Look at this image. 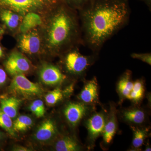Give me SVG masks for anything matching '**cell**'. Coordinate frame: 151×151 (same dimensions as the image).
Segmentation results:
<instances>
[{
    "instance_id": "1",
    "label": "cell",
    "mask_w": 151,
    "mask_h": 151,
    "mask_svg": "<svg viewBox=\"0 0 151 151\" xmlns=\"http://www.w3.org/2000/svg\"><path fill=\"white\" fill-rule=\"evenodd\" d=\"M79 12L83 44L98 54L105 42L128 24L131 11L129 0H94Z\"/></svg>"
},
{
    "instance_id": "2",
    "label": "cell",
    "mask_w": 151,
    "mask_h": 151,
    "mask_svg": "<svg viewBox=\"0 0 151 151\" xmlns=\"http://www.w3.org/2000/svg\"><path fill=\"white\" fill-rule=\"evenodd\" d=\"M45 34V43L50 53L62 54L66 50L83 44L81 25L76 10L63 0L51 9Z\"/></svg>"
},
{
    "instance_id": "3",
    "label": "cell",
    "mask_w": 151,
    "mask_h": 151,
    "mask_svg": "<svg viewBox=\"0 0 151 151\" xmlns=\"http://www.w3.org/2000/svg\"><path fill=\"white\" fill-rule=\"evenodd\" d=\"M63 63L66 72L77 76H83L87 70L94 64L98 54L84 55L80 53L76 47L63 53Z\"/></svg>"
},
{
    "instance_id": "4",
    "label": "cell",
    "mask_w": 151,
    "mask_h": 151,
    "mask_svg": "<svg viewBox=\"0 0 151 151\" xmlns=\"http://www.w3.org/2000/svg\"><path fill=\"white\" fill-rule=\"evenodd\" d=\"M60 0H0V9L9 10L20 16L51 8Z\"/></svg>"
},
{
    "instance_id": "5",
    "label": "cell",
    "mask_w": 151,
    "mask_h": 151,
    "mask_svg": "<svg viewBox=\"0 0 151 151\" xmlns=\"http://www.w3.org/2000/svg\"><path fill=\"white\" fill-rule=\"evenodd\" d=\"M9 89L11 93L27 99L40 96L44 92L39 84L29 81L24 74L14 76Z\"/></svg>"
},
{
    "instance_id": "6",
    "label": "cell",
    "mask_w": 151,
    "mask_h": 151,
    "mask_svg": "<svg viewBox=\"0 0 151 151\" xmlns=\"http://www.w3.org/2000/svg\"><path fill=\"white\" fill-rule=\"evenodd\" d=\"M107 116L104 112L92 114L86 120L85 126L88 132L89 147L92 148L97 138L102 136Z\"/></svg>"
},
{
    "instance_id": "7",
    "label": "cell",
    "mask_w": 151,
    "mask_h": 151,
    "mask_svg": "<svg viewBox=\"0 0 151 151\" xmlns=\"http://www.w3.org/2000/svg\"><path fill=\"white\" fill-rule=\"evenodd\" d=\"M4 66L6 70L14 76L27 73L31 69V64L29 60L18 52L10 54L6 60Z\"/></svg>"
},
{
    "instance_id": "8",
    "label": "cell",
    "mask_w": 151,
    "mask_h": 151,
    "mask_svg": "<svg viewBox=\"0 0 151 151\" xmlns=\"http://www.w3.org/2000/svg\"><path fill=\"white\" fill-rule=\"evenodd\" d=\"M41 42L39 33L34 29L24 33L21 36L19 40V47L27 54H35L40 50Z\"/></svg>"
},
{
    "instance_id": "9",
    "label": "cell",
    "mask_w": 151,
    "mask_h": 151,
    "mask_svg": "<svg viewBox=\"0 0 151 151\" xmlns=\"http://www.w3.org/2000/svg\"><path fill=\"white\" fill-rule=\"evenodd\" d=\"M41 81L45 85L53 86L60 85L66 80L67 76L55 65L47 64L42 66L39 72Z\"/></svg>"
},
{
    "instance_id": "10",
    "label": "cell",
    "mask_w": 151,
    "mask_h": 151,
    "mask_svg": "<svg viewBox=\"0 0 151 151\" xmlns=\"http://www.w3.org/2000/svg\"><path fill=\"white\" fill-rule=\"evenodd\" d=\"M89 110L88 105L84 103H70L65 106L63 113L68 122L76 127L87 115Z\"/></svg>"
},
{
    "instance_id": "11",
    "label": "cell",
    "mask_w": 151,
    "mask_h": 151,
    "mask_svg": "<svg viewBox=\"0 0 151 151\" xmlns=\"http://www.w3.org/2000/svg\"><path fill=\"white\" fill-rule=\"evenodd\" d=\"M57 133V127L54 121L47 119L42 122L38 127L34 137L38 142H45L54 139Z\"/></svg>"
},
{
    "instance_id": "12",
    "label": "cell",
    "mask_w": 151,
    "mask_h": 151,
    "mask_svg": "<svg viewBox=\"0 0 151 151\" xmlns=\"http://www.w3.org/2000/svg\"><path fill=\"white\" fill-rule=\"evenodd\" d=\"M98 87L95 77L86 81L78 96L81 103L86 105H92L98 100Z\"/></svg>"
},
{
    "instance_id": "13",
    "label": "cell",
    "mask_w": 151,
    "mask_h": 151,
    "mask_svg": "<svg viewBox=\"0 0 151 151\" xmlns=\"http://www.w3.org/2000/svg\"><path fill=\"white\" fill-rule=\"evenodd\" d=\"M118 127L116 108L111 106L110 113L106 118L104 131L102 136L103 142L105 145H109L113 140Z\"/></svg>"
},
{
    "instance_id": "14",
    "label": "cell",
    "mask_w": 151,
    "mask_h": 151,
    "mask_svg": "<svg viewBox=\"0 0 151 151\" xmlns=\"http://www.w3.org/2000/svg\"><path fill=\"white\" fill-rule=\"evenodd\" d=\"M122 118L125 122L133 125L139 126L145 123L147 120L146 112L143 109L132 108L122 111Z\"/></svg>"
},
{
    "instance_id": "15",
    "label": "cell",
    "mask_w": 151,
    "mask_h": 151,
    "mask_svg": "<svg viewBox=\"0 0 151 151\" xmlns=\"http://www.w3.org/2000/svg\"><path fill=\"white\" fill-rule=\"evenodd\" d=\"M134 84L132 71L126 70L121 76L117 84V90L122 98L127 99L133 89Z\"/></svg>"
},
{
    "instance_id": "16",
    "label": "cell",
    "mask_w": 151,
    "mask_h": 151,
    "mask_svg": "<svg viewBox=\"0 0 151 151\" xmlns=\"http://www.w3.org/2000/svg\"><path fill=\"white\" fill-rule=\"evenodd\" d=\"M21 103L22 100L16 97L3 98L0 101L1 110L12 119H14Z\"/></svg>"
},
{
    "instance_id": "17",
    "label": "cell",
    "mask_w": 151,
    "mask_h": 151,
    "mask_svg": "<svg viewBox=\"0 0 151 151\" xmlns=\"http://www.w3.org/2000/svg\"><path fill=\"white\" fill-rule=\"evenodd\" d=\"M55 149L57 151H76L81 150V146L74 138L64 136L57 141Z\"/></svg>"
},
{
    "instance_id": "18",
    "label": "cell",
    "mask_w": 151,
    "mask_h": 151,
    "mask_svg": "<svg viewBox=\"0 0 151 151\" xmlns=\"http://www.w3.org/2000/svg\"><path fill=\"white\" fill-rule=\"evenodd\" d=\"M42 23L40 17L35 12H29L24 17L20 26L21 32L24 33L40 25Z\"/></svg>"
},
{
    "instance_id": "19",
    "label": "cell",
    "mask_w": 151,
    "mask_h": 151,
    "mask_svg": "<svg viewBox=\"0 0 151 151\" xmlns=\"http://www.w3.org/2000/svg\"><path fill=\"white\" fill-rule=\"evenodd\" d=\"M20 16L12 11L6 9H0V20L9 29L16 28L19 24Z\"/></svg>"
},
{
    "instance_id": "20",
    "label": "cell",
    "mask_w": 151,
    "mask_h": 151,
    "mask_svg": "<svg viewBox=\"0 0 151 151\" xmlns=\"http://www.w3.org/2000/svg\"><path fill=\"white\" fill-rule=\"evenodd\" d=\"M72 87H70L63 91L59 88H57L48 92L45 96V102L47 105L53 106L63 99L65 94L72 92Z\"/></svg>"
},
{
    "instance_id": "21",
    "label": "cell",
    "mask_w": 151,
    "mask_h": 151,
    "mask_svg": "<svg viewBox=\"0 0 151 151\" xmlns=\"http://www.w3.org/2000/svg\"><path fill=\"white\" fill-rule=\"evenodd\" d=\"M145 91L143 79H138L134 82L133 89L127 99L131 100L134 103H139L144 97Z\"/></svg>"
},
{
    "instance_id": "22",
    "label": "cell",
    "mask_w": 151,
    "mask_h": 151,
    "mask_svg": "<svg viewBox=\"0 0 151 151\" xmlns=\"http://www.w3.org/2000/svg\"><path fill=\"white\" fill-rule=\"evenodd\" d=\"M133 131L132 147L135 150H139L142 147L147 136V128L132 127Z\"/></svg>"
},
{
    "instance_id": "23",
    "label": "cell",
    "mask_w": 151,
    "mask_h": 151,
    "mask_svg": "<svg viewBox=\"0 0 151 151\" xmlns=\"http://www.w3.org/2000/svg\"><path fill=\"white\" fill-rule=\"evenodd\" d=\"M33 122L29 116L22 115L19 116L13 122V129L15 132L27 131L32 127Z\"/></svg>"
},
{
    "instance_id": "24",
    "label": "cell",
    "mask_w": 151,
    "mask_h": 151,
    "mask_svg": "<svg viewBox=\"0 0 151 151\" xmlns=\"http://www.w3.org/2000/svg\"><path fill=\"white\" fill-rule=\"evenodd\" d=\"M0 127L5 130L9 134L15 137V132L14 130L13 122L12 118L0 109Z\"/></svg>"
},
{
    "instance_id": "25",
    "label": "cell",
    "mask_w": 151,
    "mask_h": 151,
    "mask_svg": "<svg viewBox=\"0 0 151 151\" xmlns=\"http://www.w3.org/2000/svg\"><path fill=\"white\" fill-rule=\"evenodd\" d=\"M71 8L81 10L90 4V0H63Z\"/></svg>"
},
{
    "instance_id": "26",
    "label": "cell",
    "mask_w": 151,
    "mask_h": 151,
    "mask_svg": "<svg viewBox=\"0 0 151 151\" xmlns=\"http://www.w3.org/2000/svg\"><path fill=\"white\" fill-rule=\"evenodd\" d=\"M131 57L134 59H138L148 65H151V53H132L131 55Z\"/></svg>"
},
{
    "instance_id": "27",
    "label": "cell",
    "mask_w": 151,
    "mask_h": 151,
    "mask_svg": "<svg viewBox=\"0 0 151 151\" xmlns=\"http://www.w3.org/2000/svg\"><path fill=\"white\" fill-rule=\"evenodd\" d=\"M32 104L35 105L41 114L43 116L45 113V108L43 102L40 100H34L32 102Z\"/></svg>"
},
{
    "instance_id": "28",
    "label": "cell",
    "mask_w": 151,
    "mask_h": 151,
    "mask_svg": "<svg viewBox=\"0 0 151 151\" xmlns=\"http://www.w3.org/2000/svg\"><path fill=\"white\" fill-rule=\"evenodd\" d=\"M6 79L7 75L5 71L0 68V86L4 84Z\"/></svg>"
},
{
    "instance_id": "29",
    "label": "cell",
    "mask_w": 151,
    "mask_h": 151,
    "mask_svg": "<svg viewBox=\"0 0 151 151\" xmlns=\"http://www.w3.org/2000/svg\"><path fill=\"white\" fill-rule=\"evenodd\" d=\"M29 109L30 111H31L37 118H41V117H43L42 115L41 114L40 112L38 110L37 108L35 105H32V103L29 105Z\"/></svg>"
},
{
    "instance_id": "30",
    "label": "cell",
    "mask_w": 151,
    "mask_h": 151,
    "mask_svg": "<svg viewBox=\"0 0 151 151\" xmlns=\"http://www.w3.org/2000/svg\"><path fill=\"white\" fill-rule=\"evenodd\" d=\"M14 150L18 151H29L28 149L24 147H20V146H17L14 149Z\"/></svg>"
},
{
    "instance_id": "31",
    "label": "cell",
    "mask_w": 151,
    "mask_h": 151,
    "mask_svg": "<svg viewBox=\"0 0 151 151\" xmlns=\"http://www.w3.org/2000/svg\"><path fill=\"white\" fill-rule=\"evenodd\" d=\"M141 1L145 4L146 6L148 8L149 10H150V11H151V0H141Z\"/></svg>"
},
{
    "instance_id": "32",
    "label": "cell",
    "mask_w": 151,
    "mask_h": 151,
    "mask_svg": "<svg viewBox=\"0 0 151 151\" xmlns=\"http://www.w3.org/2000/svg\"><path fill=\"white\" fill-rule=\"evenodd\" d=\"M5 32L4 27L0 24V35H2Z\"/></svg>"
},
{
    "instance_id": "33",
    "label": "cell",
    "mask_w": 151,
    "mask_h": 151,
    "mask_svg": "<svg viewBox=\"0 0 151 151\" xmlns=\"http://www.w3.org/2000/svg\"><path fill=\"white\" fill-rule=\"evenodd\" d=\"M3 56H4V50L2 47L0 45V59L2 58Z\"/></svg>"
},
{
    "instance_id": "34",
    "label": "cell",
    "mask_w": 151,
    "mask_h": 151,
    "mask_svg": "<svg viewBox=\"0 0 151 151\" xmlns=\"http://www.w3.org/2000/svg\"><path fill=\"white\" fill-rule=\"evenodd\" d=\"M151 147H150V146L148 145L147 146H146V148L145 149V151H150L151 150Z\"/></svg>"
},
{
    "instance_id": "35",
    "label": "cell",
    "mask_w": 151,
    "mask_h": 151,
    "mask_svg": "<svg viewBox=\"0 0 151 151\" xmlns=\"http://www.w3.org/2000/svg\"><path fill=\"white\" fill-rule=\"evenodd\" d=\"M2 133H1V132H0V142H1V140L2 139Z\"/></svg>"
},
{
    "instance_id": "36",
    "label": "cell",
    "mask_w": 151,
    "mask_h": 151,
    "mask_svg": "<svg viewBox=\"0 0 151 151\" xmlns=\"http://www.w3.org/2000/svg\"><path fill=\"white\" fill-rule=\"evenodd\" d=\"M94 0H90V3L92 2Z\"/></svg>"
},
{
    "instance_id": "37",
    "label": "cell",
    "mask_w": 151,
    "mask_h": 151,
    "mask_svg": "<svg viewBox=\"0 0 151 151\" xmlns=\"http://www.w3.org/2000/svg\"><path fill=\"white\" fill-rule=\"evenodd\" d=\"M1 36L2 35H0V38H1Z\"/></svg>"
}]
</instances>
